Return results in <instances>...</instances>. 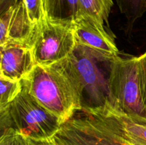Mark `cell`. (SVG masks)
Returning <instances> with one entry per match:
<instances>
[{
	"label": "cell",
	"mask_w": 146,
	"mask_h": 145,
	"mask_svg": "<svg viewBox=\"0 0 146 145\" xmlns=\"http://www.w3.org/2000/svg\"><path fill=\"white\" fill-rule=\"evenodd\" d=\"M0 109L7 107L22 90L21 81H14L0 78Z\"/></svg>",
	"instance_id": "14"
},
{
	"label": "cell",
	"mask_w": 146,
	"mask_h": 145,
	"mask_svg": "<svg viewBox=\"0 0 146 145\" xmlns=\"http://www.w3.org/2000/svg\"><path fill=\"white\" fill-rule=\"evenodd\" d=\"M0 115L1 132L12 129L36 140L52 138L63 124L58 117L41 106L23 88L9 105L0 109Z\"/></svg>",
	"instance_id": "3"
},
{
	"label": "cell",
	"mask_w": 146,
	"mask_h": 145,
	"mask_svg": "<svg viewBox=\"0 0 146 145\" xmlns=\"http://www.w3.org/2000/svg\"><path fill=\"white\" fill-rule=\"evenodd\" d=\"M47 140H36L23 136L12 129L1 132L0 145H48Z\"/></svg>",
	"instance_id": "15"
},
{
	"label": "cell",
	"mask_w": 146,
	"mask_h": 145,
	"mask_svg": "<svg viewBox=\"0 0 146 145\" xmlns=\"http://www.w3.org/2000/svg\"><path fill=\"white\" fill-rule=\"evenodd\" d=\"M73 24L46 18L37 25L31 46L36 65H53L72 54L77 45Z\"/></svg>",
	"instance_id": "6"
},
{
	"label": "cell",
	"mask_w": 146,
	"mask_h": 145,
	"mask_svg": "<svg viewBox=\"0 0 146 145\" xmlns=\"http://www.w3.org/2000/svg\"><path fill=\"white\" fill-rule=\"evenodd\" d=\"M36 26L30 20L23 0H11L0 16V47L17 45L31 48Z\"/></svg>",
	"instance_id": "7"
},
{
	"label": "cell",
	"mask_w": 146,
	"mask_h": 145,
	"mask_svg": "<svg viewBox=\"0 0 146 145\" xmlns=\"http://www.w3.org/2000/svg\"><path fill=\"white\" fill-rule=\"evenodd\" d=\"M48 141V145H135L97 108L76 112Z\"/></svg>",
	"instance_id": "2"
},
{
	"label": "cell",
	"mask_w": 146,
	"mask_h": 145,
	"mask_svg": "<svg viewBox=\"0 0 146 145\" xmlns=\"http://www.w3.org/2000/svg\"><path fill=\"white\" fill-rule=\"evenodd\" d=\"M0 78L21 81L36 66L32 49L24 45H9L1 47Z\"/></svg>",
	"instance_id": "9"
},
{
	"label": "cell",
	"mask_w": 146,
	"mask_h": 145,
	"mask_svg": "<svg viewBox=\"0 0 146 145\" xmlns=\"http://www.w3.org/2000/svg\"><path fill=\"white\" fill-rule=\"evenodd\" d=\"M120 11L125 16L128 28L132 30L134 23L146 12V0H115Z\"/></svg>",
	"instance_id": "13"
},
{
	"label": "cell",
	"mask_w": 146,
	"mask_h": 145,
	"mask_svg": "<svg viewBox=\"0 0 146 145\" xmlns=\"http://www.w3.org/2000/svg\"><path fill=\"white\" fill-rule=\"evenodd\" d=\"M96 108L108 117L129 142L135 145H146V117L123 113L109 102Z\"/></svg>",
	"instance_id": "10"
},
{
	"label": "cell",
	"mask_w": 146,
	"mask_h": 145,
	"mask_svg": "<svg viewBox=\"0 0 146 145\" xmlns=\"http://www.w3.org/2000/svg\"><path fill=\"white\" fill-rule=\"evenodd\" d=\"M73 25L77 44L108 59L119 55L112 32L99 22L87 16H80Z\"/></svg>",
	"instance_id": "8"
},
{
	"label": "cell",
	"mask_w": 146,
	"mask_h": 145,
	"mask_svg": "<svg viewBox=\"0 0 146 145\" xmlns=\"http://www.w3.org/2000/svg\"><path fill=\"white\" fill-rule=\"evenodd\" d=\"M138 66L141 95L146 108V52L138 57Z\"/></svg>",
	"instance_id": "17"
},
{
	"label": "cell",
	"mask_w": 146,
	"mask_h": 145,
	"mask_svg": "<svg viewBox=\"0 0 146 145\" xmlns=\"http://www.w3.org/2000/svg\"><path fill=\"white\" fill-rule=\"evenodd\" d=\"M46 18L74 23L78 16V0H43Z\"/></svg>",
	"instance_id": "11"
},
{
	"label": "cell",
	"mask_w": 146,
	"mask_h": 145,
	"mask_svg": "<svg viewBox=\"0 0 146 145\" xmlns=\"http://www.w3.org/2000/svg\"><path fill=\"white\" fill-rule=\"evenodd\" d=\"M113 0H78V16H87L106 27L110 31L109 18Z\"/></svg>",
	"instance_id": "12"
},
{
	"label": "cell",
	"mask_w": 146,
	"mask_h": 145,
	"mask_svg": "<svg viewBox=\"0 0 146 145\" xmlns=\"http://www.w3.org/2000/svg\"><path fill=\"white\" fill-rule=\"evenodd\" d=\"M111 60L77 44L72 54L62 61L78 84L83 109L100 107L110 103V74L106 75L101 65Z\"/></svg>",
	"instance_id": "4"
},
{
	"label": "cell",
	"mask_w": 146,
	"mask_h": 145,
	"mask_svg": "<svg viewBox=\"0 0 146 145\" xmlns=\"http://www.w3.org/2000/svg\"><path fill=\"white\" fill-rule=\"evenodd\" d=\"M21 82L23 89L63 123L83 109L78 84L62 61L51 65H36Z\"/></svg>",
	"instance_id": "1"
},
{
	"label": "cell",
	"mask_w": 146,
	"mask_h": 145,
	"mask_svg": "<svg viewBox=\"0 0 146 145\" xmlns=\"http://www.w3.org/2000/svg\"><path fill=\"white\" fill-rule=\"evenodd\" d=\"M110 104L125 114L146 117L140 86L138 57L111 61L109 75Z\"/></svg>",
	"instance_id": "5"
},
{
	"label": "cell",
	"mask_w": 146,
	"mask_h": 145,
	"mask_svg": "<svg viewBox=\"0 0 146 145\" xmlns=\"http://www.w3.org/2000/svg\"><path fill=\"white\" fill-rule=\"evenodd\" d=\"M31 22L37 26L46 18L43 0H23Z\"/></svg>",
	"instance_id": "16"
}]
</instances>
